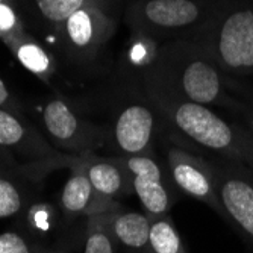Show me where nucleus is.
Wrapping results in <instances>:
<instances>
[{
  "instance_id": "nucleus-1",
  "label": "nucleus",
  "mask_w": 253,
  "mask_h": 253,
  "mask_svg": "<svg viewBox=\"0 0 253 253\" xmlns=\"http://www.w3.org/2000/svg\"><path fill=\"white\" fill-rule=\"evenodd\" d=\"M153 105L191 143L253 167V133L226 122L208 106L188 102L174 93L156 94Z\"/></svg>"
},
{
  "instance_id": "nucleus-2",
  "label": "nucleus",
  "mask_w": 253,
  "mask_h": 253,
  "mask_svg": "<svg viewBox=\"0 0 253 253\" xmlns=\"http://www.w3.org/2000/svg\"><path fill=\"white\" fill-rule=\"evenodd\" d=\"M41 125L50 144L65 155L96 152L109 141V129L94 125L61 99L50 100L41 114Z\"/></svg>"
},
{
  "instance_id": "nucleus-3",
  "label": "nucleus",
  "mask_w": 253,
  "mask_h": 253,
  "mask_svg": "<svg viewBox=\"0 0 253 253\" xmlns=\"http://www.w3.org/2000/svg\"><path fill=\"white\" fill-rule=\"evenodd\" d=\"M211 170L223 218L231 221L253 244V173L232 159L211 163Z\"/></svg>"
},
{
  "instance_id": "nucleus-4",
  "label": "nucleus",
  "mask_w": 253,
  "mask_h": 253,
  "mask_svg": "<svg viewBox=\"0 0 253 253\" xmlns=\"http://www.w3.org/2000/svg\"><path fill=\"white\" fill-rule=\"evenodd\" d=\"M214 52L226 70L253 72V8L238 6L220 18Z\"/></svg>"
},
{
  "instance_id": "nucleus-5",
  "label": "nucleus",
  "mask_w": 253,
  "mask_h": 253,
  "mask_svg": "<svg viewBox=\"0 0 253 253\" xmlns=\"http://www.w3.org/2000/svg\"><path fill=\"white\" fill-rule=\"evenodd\" d=\"M167 166L177 190L208 205L223 217V208L215 191L210 161L191 153L182 146H170L167 149Z\"/></svg>"
},
{
  "instance_id": "nucleus-6",
  "label": "nucleus",
  "mask_w": 253,
  "mask_h": 253,
  "mask_svg": "<svg viewBox=\"0 0 253 253\" xmlns=\"http://www.w3.org/2000/svg\"><path fill=\"white\" fill-rule=\"evenodd\" d=\"M126 169L132 193L136 194L144 212L150 217L170 215L174 196L164 180L155 156H117Z\"/></svg>"
},
{
  "instance_id": "nucleus-7",
  "label": "nucleus",
  "mask_w": 253,
  "mask_h": 253,
  "mask_svg": "<svg viewBox=\"0 0 253 253\" xmlns=\"http://www.w3.org/2000/svg\"><path fill=\"white\" fill-rule=\"evenodd\" d=\"M109 129V141L117 156H153L155 114L141 103H130L119 111Z\"/></svg>"
},
{
  "instance_id": "nucleus-8",
  "label": "nucleus",
  "mask_w": 253,
  "mask_h": 253,
  "mask_svg": "<svg viewBox=\"0 0 253 253\" xmlns=\"http://www.w3.org/2000/svg\"><path fill=\"white\" fill-rule=\"evenodd\" d=\"M0 150L29 159L32 163L62 158L45 136L32 127L23 116L0 109Z\"/></svg>"
},
{
  "instance_id": "nucleus-9",
  "label": "nucleus",
  "mask_w": 253,
  "mask_h": 253,
  "mask_svg": "<svg viewBox=\"0 0 253 253\" xmlns=\"http://www.w3.org/2000/svg\"><path fill=\"white\" fill-rule=\"evenodd\" d=\"M174 94L199 105H227L217 67L205 58H191L177 75Z\"/></svg>"
},
{
  "instance_id": "nucleus-10",
  "label": "nucleus",
  "mask_w": 253,
  "mask_h": 253,
  "mask_svg": "<svg viewBox=\"0 0 253 253\" xmlns=\"http://www.w3.org/2000/svg\"><path fill=\"white\" fill-rule=\"evenodd\" d=\"M70 177L67 179L59 197L61 211L68 220L78 217H85L86 220L88 217L123 208L119 200L102 196L82 170L70 167Z\"/></svg>"
},
{
  "instance_id": "nucleus-11",
  "label": "nucleus",
  "mask_w": 253,
  "mask_h": 253,
  "mask_svg": "<svg viewBox=\"0 0 253 253\" xmlns=\"http://www.w3.org/2000/svg\"><path fill=\"white\" fill-rule=\"evenodd\" d=\"M70 167L82 170L93 187L105 197L119 200L132 193L127 171L117 156L102 158L94 155V152H88L75 156Z\"/></svg>"
},
{
  "instance_id": "nucleus-12",
  "label": "nucleus",
  "mask_w": 253,
  "mask_h": 253,
  "mask_svg": "<svg viewBox=\"0 0 253 253\" xmlns=\"http://www.w3.org/2000/svg\"><path fill=\"white\" fill-rule=\"evenodd\" d=\"M41 176L32 163L25 167L8 159H0V218L21 214L32 203V190L28 182H37Z\"/></svg>"
},
{
  "instance_id": "nucleus-13",
  "label": "nucleus",
  "mask_w": 253,
  "mask_h": 253,
  "mask_svg": "<svg viewBox=\"0 0 253 253\" xmlns=\"http://www.w3.org/2000/svg\"><path fill=\"white\" fill-rule=\"evenodd\" d=\"M102 217L117 246L129 253H149L150 217L146 212L120 208L105 212Z\"/></svg>"
},
{
  "instance_id": "nucleus-14",
  "label": "nucleus",
  "mask_w": 253,
  "mask_h": 253,
  "mask_svg": "<svg viewBox=\"0 0 253 253\" xmlns=\"http://www.w3.org/2000/svg\"><path fill=\"white\" fill-rule=\"evenodd\" d=\"M141 15L158 29H183L200 20L202 6L194 0H149Z\"/></svg>"
},
{
  "instance_id": "nucleus-15",
  "label": "nucleus",
  "mask_w": 253,
  "mask_h": 253,
  "mask_svg": "<svg viewBox=\"0 0 253 253\" xmlns=\"http://www.w3.org/2000/svg\"><path fill=\"white\" fill-rule=\"evenodd\" d=\"M65 37L78 50H86L97 44L105 29V18L96 11L86 8V3L75 11L64 23Z\"/></svg>"
},
{
  "instance_id": "nucleus-16",
  "label": "nucleus",
  "mask_w": 253,
  "mask_h": 253,
  "mask_svg": "<svg viewBox=\"0 0 253 253\" xmlns=\"http://www.w3.org/2000/svg\"><path fill=\"white\" fill-rule=\"evenodd\" d=\"M149 253H187L170 215L150 218Z\"/></svg>"
},
{
  "instance_id": "nucleus-17",
  "label": "nucleus",
  "mask_w": 253,
  "mask_h": 253,
  "mask_svg": "<svg viewBox=\"0 0 253 253\" xmlns=\"http://www.w3.org/2000/svg\"><path fill=\"white\" fill-rule=\"evenodd\" d=\"M116 241L103 221L102 214L86 218L84 253H116Z\"/></svg>"
},
{
  "instance_id": "nucleus-18",
  "label": "nucleus",
  "mask_w": 253,
  "mask_h": 253,
  "mask_svg": "<svg viewBox=\"0 0 253 253\" xmlns=\"http://www.w3.org/2000/svg\"><path fill=\"white\" fill-rule=\"evenodd\" d=\"M34 3L44 21L62 25L75 11L86 3V0H34Z\"/></svg>"
},
{
  "instance_id": "nucleus-19",
  "label": "nucleus",
  "mask_w": 253,
  "mask_h": 253,
  "mask_svg": "<svg viewBox=\"0 0 253 253\" xmlns=\"http://www.w3.org/2000/svg\"><path fill=\"white\" fill-rule=\"evenodd\" d=\"M15 55L18 61L35 75L45 76L52 68L50 56L35 42L20 41V44L15 49Z\"/></svg>"
},
{
  "instance_id": "nucleus-20",
  "label": "nucleus",
  "mask_w": 253,
  "mask_h": 253,
  "mask_svg": "<svg viewBox=\"0 0 253 253\" xmlns=\"http://www.w3.org/2000/svg\"><path fill=\"white\" fill-rule=\"evenodd\" d=\"M49 249L15 232L0 234V253H45Z\"/></svg>"
},
{
  "instance_id": "nucleus-21",
  "label": "nucleus",
  "mask_w": 253,
  "mask_h": 253,
  "mask_svg": "<svg viewBox=\"0 0 253 253\" xmlns=\"http://www.w3.org/2000/svg\"><path fill=\"white\" fill-rule=\"evenodd\" d=\"M28 212V221L35 231L47 232L52 226V218L55 215L52 206L42 205V203H31L29 208L26 210Z\"/></svg>"
},
{
  "instance_id": "nucleus-22",
  "label": "nucleus",
  "mask_w": 253,
  "mask_h": 253,
  "mask_svg": "<svg viewBox=\"0 0 253 253\" xmlns=\"http://www.w3.org/2000/svg\"><path fill=\"white\" fill-rule=\"evenodd\" d=\"M17 17L11 5L6 2L0 3V35H11V38L15 37V28H17Z\"/></svg>"
},
{
  "instance_id": "nucleus-23",
  "label": "nucleus",
  "mask_w": 253,
  "mask_h": 253,
  "mask_svg": "<svg viewBox=\"0 0 253 253\" xmlns=\"http://www.w3.org/2000/svg\"><path fill=\"white\" fill-rule=\"evenodd\" d=\"M0 109H5V111H9V112H14V114L21 116L20 108L12 100L9 91H8V88H6V85H5V82L2 79H0Z\"/></svg>"
},
{
  "instance_id": "nucleus-24",
  "label": "nucleus",
  "mask_w": 253,
  "mask_h": 253,
  "mask_svg": "<svg viewBox=\"0 0 253 253\" xmlns=\"http://www.w3.org/2000/svg\"><path fill=\"white\" fill-rule=\"evenodd\" d=\"M45 253H65V250H62V249H49Z\"/></svg>"
},
{
  "instance_id": "nucleus-25",
  "label": "nucleus",
  "mask_w": 253,
  "mask_h": 253,
  "mask_svg": "<svg viewBox=\"0 0 253 253\" xmlns=\"http://www.w3.org/2000/svg\"><path fill=\"white\" fill-rule=\"evenodd\" d=\"M252 130H253V120H252Z\"/></svg>"
},
{
  "instance_id": "nucleus-26",
  "label": "nucleus",
  "mask_w": 253,
  "mask_h": 253,
  "mask_svg": "<svg viewBox=\"0 0 253 253\" xmlns=\"http://www.w3.org/2000/svg\"><path fill=\"white\" fill-rule=\"evenodd\" d=\"M2 2H5V0H0V3H2Z\"/></svg>"
}]
</instances>
